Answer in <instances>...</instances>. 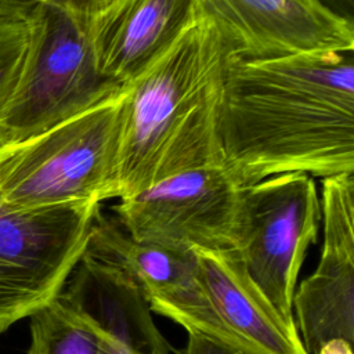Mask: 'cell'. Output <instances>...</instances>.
I'll return each mask as SVG.
<instances>
[{"mask_svg": "<svg viewBox=\"0 0 354 354\" xmlns=\"http://www.w3.org/2000/svg\"><path fill=\"white\" fill-rule=\"evenodd\" d=\"M87 270L142 297L155 313L188 333L236 350L235 342L198 278L194 250L181 252L134 241L97 213L82 260Z\"/></svg>", "mask_w": 354, "mask_h": 354, "instance_id": "52a82bcc", "label": "cell"}, {"mask_svg": "<svg viewBox=\"0 0 354 354\" xmlns=\"http://www.w3.org/2000/svg\"><path fill=\"white\" fill-rule=\"evenodd\" d=\"M126 90L21 142L0 147V203L33 209L116 198Z\"/></svg>", "mask_w": 354, "mask_h": 354, "instance_id": "3957f363", "label": "cell"}, {"mask_svg": "<svg viewBox=\"0 0 354 354\" xmlns=\"http://www.w3.org/2000/svg\"><path fill=\"white\" fill-rule=\"evenodd\" d=\"M194 253L198 278L241 354H308L296 325L250 279L238 252Z\"/></svg>", "mask_w": 354, "mask_h": 354, "instance_id": "7c38bea8", "label": "cell"}, {"mask_svg": "<svg viewBox=\"0 0 354 354\" xmlns=\"http://www.w3.org/2000/svg\"><path fill=\"white\" fill-rule=\"evenodd\" d=\"M321 180V259L293 295L295 325L308 354L335 337L354 343V176Z\"/></svg>", "mask_w": 354, "mask_h": 354, "instance_id": "9c48e42d", "label": "cell"}, {"mask_svg": "<svg viewBox=\"0 0 354 354\" xmlns=\"http://www.w3.org/2000/svg\"><path fill=\"white\" fill-rule=\"evenodd\" d=\"M318 354H353V344L344 339L335 337L325 342L319 347Z\"/></svg>", "mask_w": 354, "mask_h": 354, "instance_id": "d6986e66", "label": "cell"}, {"mask_svg": "<svg viewBox=\"0 0 354 354\" xmlns=\"http://www.w3.org/2000/svg\"><path fill=\"white\" fill-rule=\"evenodd\" d=\"M180 354H241L236 350L220 346L201 335L189 333L185 348Z\"/></svg>", "mask_w": 354, "mask_h": 354, "instance_id": "2e32d148", "label": "cell"}, {"mask_svg": "<svg viewBox=\"0 0 354 354\" xmlns=\"http://www.w3.org/2000/svg\"><path fill=\"white\" fill-rule=\"evenodd\" d=\"M228 54L270 59L354 50V25L315 0H198Z\"/></svg>", "mask_w": 354, "mask_h": 354, "instance_id": "30bf717a", "label": "cell"}, {"mask_svg": "<svg viewBox=\"0 0 354 354\" xmlns=\"http://www.w3.org/2000/svg\"><path fill=\"white\" fill-rule=\"evenodd\" d=\"M46 3L58 6L71 12H75L82 17H90L102 7H105L112 0H43Z\"/></svg>", "mask_w": 354, "mask_h": 354, "instance_id": "e0dca14e", "label": "cell"}, {"mask_svg": "<svg viewBox=\"0 0 354 354\" xmlns=\"http://www.w3.org/2000/svg\"><path fill=\"white\" fill-rule=\"evenodd\" d=\"M29 318L26 354H105L115 336L71 292H61Z\"/></svg>", "mask_w": 354, "mask_h": 354, "instance_id": "4fadbf2b", "label": "cell"}, {"mask_svg": "<svg viewBox=\"0 0 354 354\" xmlns=\"http://www.w3.org/2000/svg\"><path fill=\"white\" fill-rule=\"evenodd\" d=\"M227 57L220 32L199 10L176 43L124 87L118 199L183 171L223 167Z\"/></svg>", "mask_w": 354, "mask_h": 354, "instance_id": "7a4b0ae2", "label": "cell"}, {"mask_svg": "<svg viewBox=\"0 0 354 354\" xmlns=\"http://www.w3.org/2000/svg\"><path fill=\"white\" fill-rule=\"evenodd\" d=\"M30 44V21L0 17V115L21 75ZM4 145L0 131V147Z\"/></svg>", "mask_w": 354, "mask_h": 354, "instance_id": "5bb4252c", "label": "cell"}, {"mask_svg": "<svg viewBox=\"0 0 354 354\" xmlns=\"http://www.w3.org/2000/svg\"><path fill=\"white\" fill-rule=\"evenodd\" d=\"M43 0H0V17L29 19Z\"/></svg>", "mask_w": 354, "mask_h": 354, "instance_id": "9a60e30c", "label": "cell"}, {"mask_svg": "<svg viewBox=\"0 0 354 354\" xmlns=\"http://www.w3.org/2000/svg\"><path fill=\"white\" fill-rule=\"evenodd\" d=\"M242 187L224 167L170 176L111 210L134 241L191 252H238Z\"/></svg>", "mask_w": 354, "mask_h": 354, "instance_id": "ba28073f", "label": "cell"}, {"mask_svg": "<svg viewBox=\"0 0 354 354\" xmlns=\"http://www.w3.org/2000/svg\"><path fill=\"white\" fill-rule=\"evenodd\" d=\"M321 224L319 192L306 173H281L242 187L239 257L257 288L289 324L307 249Z\"/></svg>", "mask_w": 354, "mask_h": 354, "instance_id": "8992f818", "label": "cell"}, {"mask_svg": "<svg viewBox=\"0 0 354 354\" xmlns=\"http://www.w3.org/2000/svg\"><path fill=\"white\" fill-rule=\"evenodd\" d=\"M198 0H112L87 17L100 75L127 87L194 24Z\"/></svg>", "mask_w": 354, "mask_h": 354, "instance_id": "8fae6325", "label": "cell"}, {"mask_svg": "<svg viewBox=\"0 0 354 354\" xmlns=\"http://www.w3.org/2000/svg\"><path fill=\"white\" fill-rule=\"evenodd\" d=\"M100 210L95 201L33 209L0 203V336L62 292Z\"/></svg>", "mask_w": 354, "mask_h": 354, "instance_id": "5b68a950", "label": "cell"}, {"mask_svg": "<svg viewBox=\"0 0 354 354\" xmlns=\"http://www.w3.org/2000/svg\"><path fill=\"white\" fill-rule=\"evenodd\" d=\"M223 167L239 185L281 173L354 170V50L227 57Z\"/></svg>", "mask_w": 354, "mask_h": 354, "instance_id": "6da1fadb", "label": "cell"}, {"mask_svg": "<svg viewBox=\"0 0 354 354\" xmlns=\"http://www.w3.org/2000/svg\"><path fill=\"white\" fill-rule=\"evenodd\" d=\"M30 21V44L0 115L4 145L21 142L119 94L94 61L87 17L43 1Z\"/></svg>", "mask_w": 354, "mask_h": 354, "instance_id": "277c9868", "label": "cell"}, {"mask_svg": "<svg viewBox=\"0 0 354 354\" xmlns=\"http://www.w3.org/2000/svg\"><path fill=\"white\" fill-rule=\"evenodd\" d=\"M105 354H145L115 333Z\"/></svg>", "mask_w": 354, "mask_h": 354, "instance_id": "ffe728a7", "label": "cell"}, {"mask_svg": "<svg viewBox=\"0 0 354 354\" xmlns=\"http://www.w3.org/2000/svg\"><path fill=\"white\" fill-rule=\"evenodd\" d=\"M337 18L354 25V0H315Z\"/></svg>", "mask_w": 354, "mask_h": 354, "instance_id": "ac0fdd59", "label": "cell"}]
</instances>
